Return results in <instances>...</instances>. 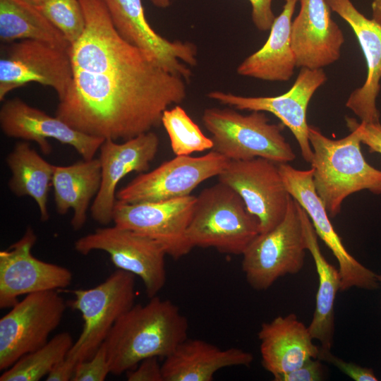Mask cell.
Masks as SVG:
<instances>
[{
	"mask_svg": "<svg viewBox=\"0 0 381 381\" xmlns=\"http://www.w3.org/2000/svg\"><path fill=\"white\" fill-rule=\"evenodd\" d=\"M30 4H32L35 6H37L38 5H40L42 1L43 0H23Z\"/></svg>",
	"mask_w": 381,
	"mask_h": 381,
	"instance_id": "41",
	"label": "cell"
},
{
	"mask_svg": "<svg viewBox=\"0 0 381 381\" xmlns=\"http://www.w3.org/2000/svg\"><path fill=\"white\" fill-rule=\"evenodd\" d=\"M36 7L71 44L83 32L85 22L79 0H43Z\"/></svg>",
	"mask_w": 381,
	"mask_h": 381,
	"instance_id": "31",
	"label": "cell"
},
{
	"mask_svg": "<svg viewBox=\"0 0 381 381\" xmlns=\"http://www.w3.org/2000/svg\"><path fill=\"white\" fill-rule=\"evenodd\" d=\"M119 35L173 75L190 80L188 66L197 64V48L191 42L170 41L147 22L142 0H102Z\"/></svg>",
	"mask_w": 381,
	"mask_h": 381,
	"instance_id": "17",
	"label": "cell"
},
{
	"mask_svg": "<svg viewBox=\"0 0 381 381\" xmlns=\"http://www.w3.org/2000/svg\"><path fill=\"white\" fill-rule=\"evenodd\" d=\"M331 10L352 29L363 51L367 66L364 83L349 95L346 107L365 123L380 122L376 99L381 80V25L361 13L351 0H326Z\"/></svg>",
	"mask_w": 381,
	"mask_h": 381,
	"instance_id": "21",
	"label": "cell"
},
{
	"mask_svg": "<svg viewBox=\"0 0 381 381\" xmlns=\"http://www.w3.org/2000/svg\"><path fill=\"white\" fill-rule=\"evenodd\" d=\"M37 237L31 226L6 250L0 251V308H12L20 296L58 291L72 282V272L32 254Z\"/></svg>",
	"mask_w": 381,
	"mask_h": 381,
	"instance_id": "16",
	"label": "cell"
},
{
	"mask_svg": "<svg viewBox=\"0 0 381 381\" xmlns=\"http://www.w3.org/2000/svg\"><path fill=\"white\" fill-rule=\"evenodd\" d=\"M346 120L351 133L341 139H331L313 126L308 128L314 186L331 217L340 212L352 193L368 190L381 195V170L365 159L356 119Z\"/></svg>",
	"mask_w": 381,
	"mask_h": 381,
	"instance_id": "3",
	"label": "cell"
},
{
	"mask_svg": "<svg viewBox=\"0 0 381 381\" xmlns=\"http://www.w3.org/2000/svg\"><path fill=\"white\" fill-rule=\"evenodd\" d=\"M74 248L83 255L93 250L108 253L117 269L140 278L149 298L156 296L166 283L164 250L154 240L130 229L116 225L97 228L77 239Z\"/></svg>",
	"mask_w": 381,
	"mask_h": 381,
	"instance_id": "9",
	"label": "cell"
},
{
	"mask_svg": "<svg viewBox=\"0 0 381 381\" xmlns=\"http://www.w3.org/2000/svg\"><path fill=\"white\" fill-rule=\"evenodd\" d=\"M110 373L104 343L92 357L77 363L71 381H103Z\"/></svg>",
	"mask_w": 381,
	"mask_h": 381,
	"instance_id": "32",
	"label": "cell"
},
{
	"mask_svg": "<svg viewBox=\"0 0 381 381\" xmlns=\"http://www.w3.org/2000/svg\"><path fill=\"white\" fill-rule=\"evenodd\" d=\"M188 321L179 306L157 296L134 304L104 342L110 373L120 375L150 357L165 358L188 338Z\"/></svg>",
	"mask_w": 381,
	"mask_h": 381,
	"instance_id": "2",
	"label": "cell"
},
{
	"mask_svg": "<svg viewBox=\"0 0 381 381\" xmlns=\"http://www.w3.org/2000/svg\"><path fill=\"white\" fill-rule=\"evenodd\" d=\"M230 160L214 150L203 156H176L140 174L116 191V200L157 202L190 195L202 182L217 176Z\"/></svg>",
	"mask_w": 381,
	"mask_h": 381,
	"instance_id": "11",
	"label": "cell"
},
{
	"mask_svg": "<svg viewBox=\"0 0 381 381\" xmlns=\"http://www.w3.org/2000/svg\"><path fill=\"white\" fill-rule=\"evenodd\" d=\"M0 126L8 137L36 143L44 155L51 152L49 140L54 139L71 146L86 160L95 157L104 140L82 133L18 97L4 102Z\"/></svg>",
	"mask_w": 381,
	"mask_h": 381,
	"instance_id": "18",
	"label": "cell"
},
{
	"mask_svg": "<svg viewBox=\"0 0 381 381\" xmlns=\"http://www.w3.org/2000/svg\"><path fill=\"white\" fill-rule=\"evenodd\" d=\"M326 80L327 75L322 68H301L291 87L278 96L244 97L214 90L210 92L207 97L238 110L272 113L291 131L303 158L310 163L313 152L308 138L307 109L313 95Z\"/></svg>",
	"mask_w": 381,
	"mask_h": 381,
	"instance_id": "15",
	"label": "cell"
},
{
	"mask_svg": "<svg viewBox=\"0 0 381 381\" xmlns=\"http://www.w3.org/2000/svg\"><path fill=\"white\" fill-rule=\"evenodd\" d=\"M282 11L277 16L263 46L238 66L243 76L267 81L284 82L291 79L296 67L291 47L292 16L299 0H284Z\"/></svg>",
	"mask_w": 381,
	"mask_h": 381,
	"instance_id": "24",
	"label": "cell"
},
{
	"mask_svg": "<svg viewBox=\"0 0 381 381\" xmlns=\"http://www.w3.org/2000/svg\"><path fill=\"white\" fill-rule=\"evenodd\" d=\"M372 18L381 25V0H372Z\"/></svg>",
	"mask_w": 381,
	"mask_h": 381,
	"instance_id": "39",
	"label": "cell"
},
{
	"mask_svg": "<svg viewBox=\"0 0 381 381\" xmlns=\"http://www.w3.org/2000/svg\"><path fill=\"white\" fill-rule=\"evenodd\" d=\"M58 291L25 295L0 319V370L48 341L60 325L66 306Z\"/></svg>",
	"mask_w": 381,
	"mask_h": 381,
	"instance_id": "8",
	"label": "cell"
},
{
	"mask_svg": "<svg viewBox=\"0 0 381 381\" xmlns=\"http://www.w3.org/2000/svg\"><path fill=\"white\" fill-rule=\"evenodd\" d=\"M301 210L291 196L282 221L260 233L243 253L242 271L252 289L266 290L279 278L302 270L308 250Z\"/></svg>",
	"mask_w": 381,
	"mask_h": 381,
	"instance_id": "6",
	"label": "cell"
},
{
	"mask_svg": "<svg viewBox=\"0 0 381 381\" xmlns=\"http://www.w3.org/2000/svg\"><path fill=\"white\" fill-rule=\"evenodd\" d=\"M75 365L69 363L64 358L57 363L47 375V381H68L71 380L75 369Z\"/></svg>",
	"mask_w": 381,
	"mask_h": 381,
	"instance_id": "38",
	"label": "cell"
},
{
	"mask_svg": "<svg viewBox=\"0 0 381 381\" xmlns=\"http://www.w3.org/2000/svg\"><path fill=\"white\" fill-rule=\"evenodd\" d=\"M159 144V138L152 131L121 143L111 139L104 140L99 157L102 168L101 186L90 207L93 220L104 226L113 222L119 182L133 171L146 172L156 157Z\"/></svg>",
	"mask_w": 381,
	"mask_h": 381,
	"instance_id": "19",
	"label": "cell"
},
{
	"mask_svg": "<svg viewBox=\"0 0 381 381\" xmlns=\"http://www.w3.org/2000/svg\"><path fill=\"white\" fill-rule=\"evenodd\" d=\"M33 40L69 49L71 44L37 8L23 0H0L1 44Z\"/></svg>",
	"mask_w": 381,
	"mask_h": 381,
	"instance_id": "28",
	"label": "cell"
},
{
	"mask_svg": "<svg viewBox=\"0 0 381 381\" xmlns=\"http://www.w3.org/2000/svg\"><path fill=\"white\" fill-rule=\"evenodd\" d=\"M258 337L262 367L272 376L289 373L319 353L308 327L295 313L263 322Z\"/></svg>",
	"mask_w": 381,
	"mask_h": 381,
	"instance_id": "22",
	"label": "cell"
},
{
	"mask_svg": "<svg viewBox=\"0 0 381 381\" xmlns=\"http://www.w3.org/2000/svg\"><path fill=\"white\" fill-rule=\"evenodd\" d=\"M202 121L212 135V150L229 160L262 157L281 164L296 158L282 126L270 123L263 111L243 115L229 108L212 107L204 110Z\"/></svg>",
	"mask_w": 381,
	"mask_h": 381,
	"instance_id": "5",
	"label": "cell"
},
{
	"mask_svg": "<svg viewBox=\"0 0 381 381\" xmlns=\"http://www.w3.org/2000/svg\"><path fill=\"white\" fill-rule=\"evenodd\" d=\"M289 195L307 213L315 231L336 258L341 277V291L353 287L365 290L380 288L376 274L354 258L344 247L329 219L328 212L313 183V170H300L289 163L278 164Z\"/></svg>",
	"mask_w": 381,
	"mask_h": 381,
	"instance_id": "14",
	"label": "cell"
},
{
	"mask_svg": "<svg viewBox=\"0 0 381 381\" xmlns=\"http://www.w3.org/2000/svg\"><path fill=\"white\" fill-rule=\"evenodd\" d=\"M301 218L307 250L313 257L318 276L315 310L308 327L322 349L331 350L334 333V301L337 292L341 291V277L339 269L329 263L322 255L318 236L303 208Z\"/></svg>",
	"mask_w": 381,
	"mask_h": 381,
	"instance_id": "26",
	"label": "cell"
},
{
	"mask_svg": "<svg viewBox=\"0 0 381 381\" xmlns=\"http://www.w3.org/2000/svg\"><path fill=\"white\" fill-rule=\"evenodd\" d=\"M74 344L68 332L56 334L40 349L22 356L0 376V381H38L63 361Z\"/></svg>",
	"mask_w": 381,
	"mask_h": 381,
	"instance_id": "29",
	"label": "cell"
},
{
	"mask_svg": "<svg viewBox=\"0 0 381 381\" xmlns=\"http://www.w3.org/2000/svg\"><path fill=\"white\" fill-rule=\"evenodd\" d=\"M325 377V368L322 361L310 358L296 369L273 376L274 381H321Z\"/></svg>",
	"mask_w": 381,
	"mask_h": 381,
	"instance_id": "34",
	"label": "cell"
},
{
	"mask_svg": "<svg viewBox=\"0 0 381 381\" xmlns=\"http://www.w3.org/2000/svg\"><path fill=\"white\" fill-rule=\"evenodd\" d=\"M158 357H150L140 361L126 373L128 381H164L162 364Z\"/></svg>",
	"mask_w": 381,
	"mask_h": 381,
	"instance_id": "35",
	"label": "cell"
},
{
	"mask_svg": "<svg viewBox=\"0 0 381 381\" xmlns=\"http://www.w3.org/2000/svg\"><path fill=\"white\" fill-rule=\"evenodd\" d=\"M248 1L251 5V17L255 26L260 31L270 30L276 18L272 8V0Z\"/></svg>",
	"mask_w": 381,
	"mask_h": 381,
	"instance_id": "36",
	"label": "cell"
},
{
	"mask_svg": "<svg viewBox=\"0 0 381 381\" xmlns=\"http://www.w3.org/2000/svg\"><path fill=\"white\" fill-rule=\"evenodd\" d=\"M253 355L239 348L221 349L199 339H186L162 363L164 381H212L225 368L249 366Z\"/></svg>",
	"mask_w": 381,
	"mask_h": 381,
	"instance_id": "23",
	"label": "cell"
},
{
	"mask_svg": "<svg viewBox=\"0 0 381 381\" xmlns=\"http://www.w3.org/2000/svg\"><path fill=\"white\" fill-rule=\"evenodd\" d=\"M217 177L241 196L257 219L260 233L270 231L284 219L291 195L277 163L262 157L230 160Z\"/></svg>",
	"mask_w": 381,
	"mask_h": 381,
	"instance_id": "12",
	"label": "cell"
},
{
	"mask_svg": "<svg viewBox=\"0 0 381 381\" xmlns=\"http://www.w3.org/2000/svg\"><path fill=\"white\" fill-rule=\"evenodd\" d=\"M162 124L169 135L171 150L176 156H188L213 148L212 138L202 132L179 104L164 111Z\"/></svg>",
	"mask_w": 381,
	"mask_h": 381,
	"instance_id": "30",
	"label": "cell"
},
{
	"mask_svg": "<svg viewBox=\"0 0 381 381\" xmlns=\"http://www.w3.org/2000/svg\"><path fill=\"white\" fill-rule=\"evenodd\" d=\"M318 358L329 363L341 373L355 381H377L374 370L370 368L361 366L352 362H347L334 355L331 350L322 349L320 347Z\"/></svg>",
	"mask_w": 381,
	"mask_h": 381,
	"instance_id": "33",
	"label": "cell"
},
{
	"mask_svg": "<svg viewBox=\"0 0 381 381\" xmlns=\"http://www.w3.org/2000/svg\"><path fill=\"white\" fill-rule=\"evenodd\" d=\"M299 1L300 11L291 27L296 67L322 68L340 58L344 33L332 19L326 0Z\"/></svg>",
	"mask_w": 381,
	"mask_h": 381,
	"instance_id": "20",
	"label": "cell"
},
{
	"mask_svg": "<svg viewBox=\"0 0 381 381\" xmlns=\"http://www.w3.org/2000/svg\"><path fill=\"white\" fill-rule=\"evenodd\" d=\"M376 277L379 283L380 288L381 289V274H376ZM380 306H381V300H380Z\"/></svg>",
	"mask_w": 381,
	"mask_h": 381,
	"instance_id": "42",
	"label": "cell"
},
{
	"mask_svg": "<svg viewBox=\"0 0 381 381\" xmlns=\"http://www.w3.org/2000/svg\"><path fill=\"white\" fill-rule=\"evenodd\" d=\"M85 29L69 48L73 77L56 116L87 135L127 140L162 124L183 102L186 80L126 41L102 0H79Z\"/></svg>",
	"mask_w": 381,
	"mask_h": 381,
	"instance_id": "1",
	"label": "cell"
},
{
	"mask_svg": "<svg viewBox=\"0 0 381 381\" xmlns=\"http://www.w3.org/2000/svg\"><path fill=\"white\" fill-rule=\"evenodd\" d=\"M72 294L68 306L81 313L83 325L65 359L76 366L92 357L116 321L135 304V275L118 269L97 286Z\"/></svg>",
	"mask_w": 381,
	"mask_h": 381,
	"instance_id": "7",
	"label": "cell"
},
{
	"mask_svg": "<svg viewBox=\"0 0 381 381\" xmlns=\"http://www.w3.org/2000/svg\"><path fill=\"white\" fill-rule=\"evenodd\" d=\"M152 4L158 8H167L169 6L170 0H150Z\"/></svg>",
	"mask_w": 381,
	"mask_h": 381,
	"instance_id": "40",
	"label": "cell"
},
{
	"mask_svg": "<svg viewBox=\"0 0 381 381\" xmlns=\"http://www.w3.org/2000/svg\"><path fill=\"white\" fill-rule=\"evenodd\" d=\"M6 162L11 172L8 183L10 190L17 197L33 198L41 221L49 220L47 202L55 165L46 161L25 141L15 145Z\"/></svg>",
	"mask_w": 381,
	"mask_h": 381,
	"instance_id": "27",
	"label": "cell"
},
{
	"mask_svg": "<svg viewBox=\"0 0 381 381\" xmlns=\"http://www.w3.org/2000/svg\"><path fill=\"white\" fill-rule=\"evenodd\" d=\"M101 181L99 157L68 166H54L52 186L56 210L60 215L73 210L71 224L74 231L81 229L85 225L90 203L98 193Z\"/></svg>",
	"mask_w": 381,
	"mask_h": 381,
	"instance_id": "25",
	"label": "cell"
},
{
	"mask_svg": "<svg viewBox=\"0 0 381 381\" xmlns=\"http://www.w3.org/2000/svg\"><path fill=\"white\" fill-rule=\"evenodd\" d=\"M356 124L359 129L361 140L363 144L369 147L370 152L381 154V123H358L356 120Z\"/></svg>",
	"mask_w": 381,
	"mask_h": 381,
	"instance_id": "37",
	"label": "cell"
},
{
	"mask_svg": "<svg viewBox=\"0 0 381 381\" xmlns=\"http://www.w3.org/2000/svg\"><path fill=\"white\" fill-rule=\"evenodd\" d=\"M72 77L69 49L33 40L1 46L0 101L13 90L32 82L53 88L60 100Z\"/></svg>",
	"mask_w": 381,
	"mask_h": 381,
	"instance_id": "10",
	"label": "cell"
},
{
	"mask_svg": "<svg viewBox=\"0 0 381 381\" xmlns=\"http://www.w3.org/2000/svg\"><path fill=\"white\" fill-rule=\"evenodd\" d=\"M196 196L157 202L127 203L116 200L114 225L145 236L159 243L166 254L179 259L193 248L188 238Z\"/></svg>",
	"mask_w": 381,
	"mask_h": 381,
	"instance_id": "13",
	"label": "cell"
},
{
	"mask_svg": "<svg viewBox=\"0 0 381 381\" xmlns=\"http://www.w3.org/2000/svg\"><path fill=\"white\" fill-rule=\"evenodd\" d=\"M259 234L257 219L227 185L219 181L196 196L188 229L193 248H213L224 254L242 255Z\"/></svg>",
	"mask_w": 381,
	"mask_h": 381,
	"instance_id": "4",
	"label": "cell"
}]
</instances>
